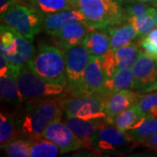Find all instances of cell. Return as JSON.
<instances>
[{
  "instance_id": "6da1fadb",
  "label": "cell",
  "mask_w": 157,
  "mask_h": 157,
  "mask_svg": "<svg viewBox=\"0 0 157 157\" xmlns=\"http://www.w3.org/2000/svg\"><path fill=\"white\" fill-rule=\"evenodd\" d=\"M61 100L57 98L26 102L25 111L19 120V128L30 140L42 138L45 129L52 122L61 120Z\"/></svg>"
},
{
  "instance_id": "7a4b0ae2",
  "label": "cell",
  "mask_w": 157,
  "mask_h": 157,
  "mask_svg": "<svg viewBox=\"0 0 157 157\" xmlns=\"http://www.w3.org/2000/svg\"><path fill=\"white\" fill-rule=\"evenodd\" d=\"M0 49L16 77L21 67L27 64L35 53L30 39L4 23L0 26Z\"/></svg>"
},
{
  "instance_id": "3957f363",
  "label": "cell",
  "mask_w": 157,
  "mask_h": 157,
  "mask_svg": "<svg viewBox=\"0 0 157 157\" xmlns=\"http://www.w3.org/2000/svg\"><path fill=\"white\" fill-rule=\"evenodd\" d=\"M27 64L39 77L67 86L65 54L58 46L41 45Z\"/></svg>"
},
{
  "instance_id": "277c9868",
  "label": "cell",
  "mask_w": 157,
  "mask_h": 157,
  "mask_svg": "<svg viewBox=\"0 0 157 157\" xmlns=\"http://www.w3.org/2000/svg\"><path fill=\"white\" fill-rule=\"evenodd\" d=\"M78 10L93 29H107L127 21L121 4L115 0H78Z\"/></svg>"
},
{
  "instance_id": "5b68a950",
  "label": "cell",
  "mask_w": 157,
  "mask_h": 157,
  "mask_svg": "<svg viewBox=\"0 0 157 157\" xmlns=\"http://www.w3.org/2000/svg\"><path fill=\"white\" fill-rule=\"evenodd\" d=\"M17 83L22 102L25 103L59 97L65 94L67 88L63 85L49 82L39 77L28 64L19 69Z\"/></svg>"
},
{
  "instance_id": "8992f818",
  "label": "cell",
  "mask_w": 157,
  "mask_h": 157,
  "mask_svg": "<svg viewBox=\"0 0 157 157\" xmlns=\"http://www.w3.org/2000/svg\"><path fill=\"white\" fill-rule=\"evenodd\" d=\"M0 16L1 22L13 27L31 41L41 32L45 17L34 6L20 4L18 1Z\"/></svg>"
},
{
  "instance_id": "52a82bcc",
  "label": "cell",
  "mask_w": 157,
  "mask_h": 157,
  "mask_svg": "<svg viewBox=\"0 0 157 157\" xmlns=\"http://www.w3.org/2000/svg\"><path fill=\"white\" fill-rule=\"evenodd\" d=\"M63 52L66 60L67 91L70 96L86 95L84 86V74L91 59L89 52L82 44Z\"/></svg>"
},
{
  "instance_id": "ba28073f",
  "label": "cell",
  "mask_w": 157,
  "mask_h": 157,
  "mask_svg": "<svg viewBox=\"0 0 157 157\" xmlns=\"http://www.w3.org/2000/svg\"><path fill=\"white\" fill-rule=\"evenodd\" d=\"M106 98L100 95L69 96L61 100L63 111L67 116L84 120H106Z\"/></svg>"
},
{
  "instance_id": "9c48e42d",
  "label": "cell",
  "mask_w": 157,
  "mask_h": 157,
  "mask_svg": "<svg viewBox=\"0 0 157 157\" xmlns=\"http://www.w3.org/2000/svg\"><path fill=\"white\" fill-rule=\"evenodd\" d=\"M134 141L126 131L107 121L96 132L92 140V147L105 152H122L132 146Z\"/></svg>"
},
{
  "instance_id": "30bf717a",
  "label": "cell",
  "mask_w": 157,
  "mask_h": 157,
  "mask_svg": "<svg viewBox=\"0 0 157 157\" xmlns=\"http://www.w3.org/2000/svg\"><path fill=\"white\" fill-rule=\"evenodd\" d=\"M135 75V91L140 94L157 91V61L153 57L140 52L132 67Z\"/></svg>"
},
{
  "instance_id": "8fae6325",
  "label": "cell",
  "mask_w": 157,
  "mask_h": 157,
  "mask_svg": "<svg viewBox=\"0 0 157 157\" xmlns=\"http://www.w3.org/2000/svg\"><path fill=\"white\" fill-rule=\"evenodd\" d=\"M42 137L55 143L61 154L75 151L85 147L82 140L60 120L52 122L43 132Z\"/></svg>"
},
{
  "instance_id": "7c38bea8",
  "label": "cell",
  "mask_w": 157,
  "mask_h": 157,
  "mask_svg": "<svg viewBox=\"0 0 157 157\" xmlns=\"http://www.w3.org/2000/svg\"><path fill=\"white\" fill-rule=\"evenodd\" d=\"M106 77L99 57L91 56L84 74L86 95H100L106 98Z\"/></svg>"
},
{
  "instance_id": "4fadbf2b",
  "label": "cell",
  "mask_w": 157,
  "mask_h": 157,
  "mask_svg": "<svg viewBox=\"0 0 157 157\" xmlns=\"http://www.w3.org/2000/svg\"><path fill=\"white\" fill-rule=\"evenodd\" d=\"M91 29L93 28L85 22L72 23L66 25L52 37L55 45L62 51H65L82 44L86 35Z\"/></svg>"
},
{
  "instance_id": "5bb4252c",
  "label": "cell",
  "mask_w": 157,
  "mask_h": 157,
  "mask_svg": "<svg viewBox=\"0 0 157 157\" xmlns=\"http://www.w3.org/2000/svg\"><path fill=\"white\" fill-rule=\"evenodd\" d=\"M140 94L130 89L121 90L106 97L105 112L106 121L109 122L113 118L136 104Z\"/></svg>"
},
{
  "instance_id": "9a60e30c",
  "label": "cell",
  "mask_w": 157,
  "mask_h": 157,
  "mask_svg": "<svg viewBox=\"0 0 157 157\" xmlns=\"http://www.w3.org/2000/svg\"><path fill=\"white\" fill-rule=\"evenodd\" d=\"M76 22L86 23L84 14L80 10H67V11H59L49 15H45L43 19L42 30L50 36L60 31L66 25L69 24Z\"/></svg>"
},
{
  "instance_id": "2e32d148",
  "label": "cell",
  "mask_w": 157,
  "mask_h": 157,
  "mask_svg": "<svg viewBox=\"0 0 157 157\" xmlns=\"http://www.w3.org/2000/svg\"><path fill=\"white\" fill-rule=\"evenodd\" d=\"M101 120H84L74 116H67L63 119V122L78 136L86 147H92V140L98 129L107 122Z\"/></svg>"
},
{
  "instance_id": "e0dca14e",
  "label": "cell",
  "mask_w": 157,
  "mask_h": 157,
  "mask_svg": "<svg viewBox=\"0 0 157 157\" xmlns=\"http://www.w3.org/2000/svg\"><path fill=\"white\" fill-rule=\"evenodd\" d=\"M82 45L91 56L101 58L111 49L110 38L105 29H91L86 35Z\"/></svg>"
},
{
  "instance_id": "ac0fdd59",
  "label": "cell",
  "mask_w": 157,
  "mask_h": 157,
  "mask_svg": "<svg viewBox=\"0 0 157 157\" xmlns=\"http://www.w3.org/2000/svg\"><path fill=\"white\" fill-rule=\"evenodd\" d=\"M110 38V46L112 50H115L123 45L131 43L138 38L137 31L130 22L121 23L111 27L105 29Z\"/></svg>"
},
{
  "instance_id": "d6986e66",
  "label": "cell",
  "mask_w": 157,
  "mask_h": 157,
  "mask_svg": "<svg viewBox=\"0 0 157 157\" xmlns=\"http://www.w3.org/2000/svg\"><path fill=\"white\" fill-rule=\"evenodd\" d=\"M125 89L135 90V75L132 68L120 69L113 74L112 78L106 80L107 96Z\"/></svg>"
},
{
  "instance_id": "ffe728a7",
  "label": "cell",
  "mask_w": 157,
  "mask_h": 157,
  "mask_svg": "<svg viewBox=\"0 0 157 157\" xmlns=\"http://www.w3.org/2000/svg\"><path fill=\"white\" fill-rule=\"evenodd\" d=\"M145 118L147 116L140 113L135 104L113 118L108 123L121 130L128 131L136 128Z\"/></svg>"
},
{
  "instance_id": "44dd1931",
  "label": "cell",
  "mask_w": 157,
  "mask_h": 157,
  "mask_svg": "<svg viewBox=\"0 0 157 157\" xmlns=\"http://www.w3.org/2000/svg\"><path fill=\"white\" fill-rule=\"evenodd\" d=\"M1 100L11 105H19L22 102L17 78L12 73L0 76Z\"/></svg>"
},
{
  "instance_id": "7402d4cb",
  "label": "cell",
  "mask_w": 157,
  "mask_h": 157,
  "mask_svg": "<svg viewBox=\"0 0 157 157\" xmlns=\"http://www.w3.org/2000/svg\"><path fill=\"white\" fill-rule=\"evenodd\" d=\"M113 52L117 63L118 69L120 70L132 67L139 58L141 51L136 44L129 43L128 45L113 50Z\"/></svg>"
},
{
  "instance_id": "603a6c76",
  "label": "cell",
  "mask_w": 157,
  "mask_h": 157,
  "mask_svg": "<svg viewBox=\"0 0 157 157\" xmlns=\"http://www.w3.org/2000/svg\"><path fill=\"white\" fill-rule=\"evenodd\" d=\"M157 8L150 7L149 10L146 13L129 18L128 22H130L137 31L138 38L145 37L150 32H152L156 26L155 21V14H156Z\"/></svg>"
},
{
  "instance_id": "cb8c5ba5",
  "label": "cell",
  "mask_w": 157,
  "mask_h": 157,
  "mask_svg": "<svg viewBox=\"0 0 157 157\" xmlns=\"http://www.w3.org/2000/svg\"><path fill=\"white\" fill-rule=\"evenodd\" d=\"M30 155L32 157H55L60 152L59 147L44 137L30 140Z\"/></svg>"
},
{
  "instance_id": "d4e9b609",
  "label": "cell",
  "mask_w": 157,
  "mask_h": 157,
  "mask_svg": "<svg viewBox=\"0 0 157 157\" xmlns=\"http://www.w3.org/2000/svg\"><path fill=\"white\" fill-rule=\"evenodd\" d=\"M18 137L16 124L11 115H7L5 113H0V144L1 149L11 142V140H16Z\"/></svg>"
},
{
  "instance_id": "484cf974",
  "label": "cell",
  "mask_w": 157,
  "mask_h": 157,
  "mask_svg": "<svg viewBox=\"0 0 157 157\" xmlns=\"http://www.w3.org/2000/svg\"><path fill=\"white\" fill-rule=\"evenodd\" d=\"M126 132L135 142L141 143L147 137L157 133V118H145L136 128Z\"/></svg>"
},
{
  "instance_id": "4316f807",
  "label": "cell",
  "mask_w": 157,
  "mask_h": 157,
  "mask_svg": "<svg viewBox=\"0 0 157 157\" xmlns=\"http://www.w3.org/2000/svg\"><path fill=\"white\" fill-rule=\"evenodd\" d=\"M37 8L44 15H49L59 11L71 10L67 0H24Z\"/></svg>"
},
{
  "instance_id": "83f0119b",
  "label": "cell",
  "mask_w": 157,
  "mask_h": 157,
  "mask_svg": "<svg viewBox=\"0 0 157 157\" xmlns=\"http://www.w3.org/2000/svg\"><path fill=\"white\" fill-rule=\"evenodd\" d=\"M136 106L147 117L157 118V92L140 94Z\"/></svg>"
},
{
  "instance_id": "f1b7e54d",
  "label": "cell",
  "mask_w": 157,
  "mask_h": 157,
  "mask_svg": "<svg viewBox=\"0 0 157 157\" xmlns=\"http://www.w3.org/2000/svg\"><path fill=\"white\" fill-rule=\"evenodd\" d=\"M30 140H11L3 149H5L6 155L11 157H29L30 155Z\"/></svg>"
},
{
  "instance_id": "f546056e",
  "label": "cell",
  "mask_w": 157,
  "mask_h": 157,
  "mask_svg": "<svg viewBox=\"0 0 157 157\" xmlns=\"http://www.w3.org/2000/svg\"><path fill=\"white\" fill-rule=\"evenodd\" d=\"M150 6L147 5V3H142L137 0H127L124 4V13L126 16L127 21L129 18L136 16H140L149 10Z\"/></svg>"
},
{
  "instance_id": "4dcf8cb0",
  "label": "cell",
  "mask_w": 157,
  "mask_h": 157,
  "mask_svg": "<svg viewBox=\"0 0 157 157\" xmlns=\"http://www.w3.org/2000/svg\"><path fill=\"white\" fill-rule=\"evenodd\" d=\"M100 59H101V67L105 73L106 79L112 78L113 74L119 70L112 49H110L105 55L101 57Z\"/></svg>"
},
{
  "instance_id": "1f68e13d",
  "label": "cell",
  "mask_w": 157,
  "mask_h": 157,
  "mask_svg": "<svg viewBox=\"0 0 157 157\" xmlns=\"http://www.w3.org/2000/svg\"><path fill=\"white\" fill-rule=\"evenodd\" d=\"M141 144L155 152H157V133L147 137L141 142Z\"/></svg>"
},
{
  "instance_id": "d6a6232c",
  "label": "cell",
  "mask_w": 157,
  "mask_h": 157,
  "mask_svg": "<svg viewBox=\"0 0 157 157\" xmlns=\"http://www.w3.org/2000/svg\"><path fill=\"white\" fill-rule=\"evenodd\" d=\"M18 0H0V14H4L14 3Z\"/></svg>"
},
{
  "instance_id": "836d02e7",
  "label": "cell",
  "mask_w": 157,
  "mask_h": 157,
  "mask_svg": "<svg viewBox=\"0 0 157 157\" xmlns=\"http://www.w3.org/2000/svg\"><path fill=\"white\" fill-rule=\"evenodd\" d=\"M147 39L149 40H151L152 42L157 46V28H155L152 32H150L146 36Z\"/></svg>"
},
{
  "instance_id": "e575fe53",
  "label": "cell",
  "mask_w": 157,
  "mask_h": 157,
  "mask_svg": "<svg viewBox=\"0 0 157 157\" xmlns=\"http://www.w3.org/2000/svg\"><path fill=\"white\" fill-rule=\"evenodd\" d=\"M72 9L78 10V0H67Z\"/></svg>"
},
{
  "instance_id": "d590c367",
  "label": "cell",
  "mask_w": 157,
  "mask_h": 157,
  "mask_svg": "<svg viewBox=\"0 0 157 157\" xmlns=\"http://www.w3.org/2000/svg\"><path fill=\"white\" fill-rule=\"evenodd\" d=\"M137 1H140V2H142V3H154L155 0H137Z\"/></svg>"
},
{
  "instance_id": "8d00e7d4",
  "label": "cell",
  "mask_w": 157,
  "mask_h": 157,
  "mask_svg": "<svg viewBox=\"0 0 157 157\" xmlns=\"http://www.w3.org/2000/svg\"><path fill=\"white\" fill-rule=\"evenodd\" d=\"M153 4L155 5V7H157V0H155V1ZM155 21H156V25H157V11H156V14H155Z\"/></svg>"
},
{
  "instance_id": "74e56055",
  "label": "cell",
  "mask_w": 157,
  "mask_h": 157,
  "mask_svg": "<svg viewBox=\"0 0 157 157\" xmlns=\"http://www.w3.org/2000/svg\"><path fill=\"white\" fill-rule=\"evenodd\" d=\"M115 1H117L118 3H120V4H121V5H122V3L124 2V0H115Z\"/></svg>"
},
{
  "instance_id": "f35d334b",
  "label": "cell",
  "mask_w": 157,
  "mask_h": 157,
  "mask_svg": "<svg viewBox=\"0 0 157 157\" xmlns=\"http://www.w3.org/2000/svg\"><path fill=\"white\" fill-rule=\"evenodd\" d=\"M155 59H156V61H157V57H156V58H155Z\"/></svg>"
}]
</instances>
